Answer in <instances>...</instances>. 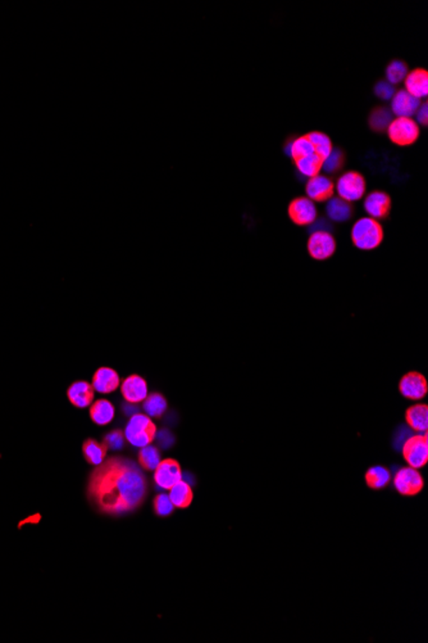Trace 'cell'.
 Masks as SVG:
<instances>
[{"label":"cell","instance_id":"6da1fadb","mask_svg":"<svg viewBox=\"0 0 428 643\" xmlns=\"http://www.w3.org/2000/svg\"><path fill=\"white\" fill-rule=\"evenodd\" d=\"M148 482L134 461L109 457L90 473L86 496L91 505L104 515L121 517L134 512L143 505Z\"/></svg>","mask_w":428,"mask_h":643},{"label":"cell","instance_id":"7a4b0ae2","mask_svg":"<svg viewBox=\"0 0 428 643\" xmlns=\"http://www.w3.org/2000/svg\"><path fill=\"white\" fill-rule=\"evenodd\" d=\"M125 437L130 445L143 448L157 438V427L146 413H136L127 422Z\"/></svg>","mask_w":428,"mask_h":643},{"label":"cell","instance_id":"3957f363","mask_svg":"<svg viewBox=\"0 0 428 643\" xmlns=\"http://www.w3.org/2000/svg\"><path fill=\"white\" fill-rule=\"evenodd\" d=\"M382 226L372 217H363L358 220L351 229V240L354 246L362 251L376 249L382 243Z\"/></svg>","mask_w":428,"mask_h":643},{"label":"cell","instance_id":"277c9868","mask_svg":"<svg viewBox=\"0 0 428 643\" xmlns=\"http://www.w3.org/2000/svg\"><path fill=\"white\" fill-rule=\"evenodd\" d=\"M403 456L411 468L426 466L428 462L427 433L406 438L403 443Z\"/></svg>","mask_w":428,"mask_h":643},{"label":"cell","instance_id":"5b68a950","mask_svg":"<svg viewBox=\"0 0 428 643\" xmlns=\"http://www.w3.org/2000/svg\"><path fill=\"white\" fill-rule=\"evenodd\" d=\"M391 142L397 145H411L420 138V126L413 119L397 117L386 128Z\"/></svg>","mask_w":428,"mask_h":643},{"label":"cell","instance_id":"8992f818","mask_svg":"<svg viewBox=\"0 0 428 643\" xmlns=\"http://www.w3.org/2000/svg\"><path fill=\"white\" fill-rule=\"evenodd\" d=\"M336 191L339 194V198L344 199L349 203L359 200L363 198L365 193V177L358 172L349 171L339 177L336 183Z\"/></svg>","mask_w":428,"mask_h":643},{"label":"cell","instance_id":"52a82bcc","mask_svg":"<svg viewBox=\"0 0 428 643\" xmlns=\"http://www.w3.org/2000/svg\"><path fill=\"white\" fill-rule=\"evenodd\" d=\"M394 485L400 494L413 497L423 491L425 480L418 468L406 466L397 470V475L394 478Z\"/></svg>","mask_w":428,"mask_h":643},{"label":"cell","instance_id":"ba28073f","mask_svg":"<svg viewBox=\"0 0 428 643\" xmlns=\"http://www.w3.org/2000/svg\"><path fill=\"white\" fill-rule=\"evenodd\" d=\"M183 477L181 465L174 459L160 461L154 470V483L165 491H169L176 483L183 480Z\"/></svg>","mask_w":428,"mask_h":643},{"label":"cell","instance_id":"9c48e42d","mask_svg":"<svg viewBox=\"0 0 428 643\" xmlns=\"http://www.w3.org/2000/svg\"><path fill=\"white\" fill-rule=\"evenodd\" d=\"M309 254L318 261L330 258L336 251V240L328 231H314L308 240Z\"/></svg>","mask_w":428,"mask_h":643},{"label":"cell","instance_id":"30bf717a","mask_svg":"<svg viewBox=\"0 0 428 643\" xmlns=\"http://www.w3.org/2000/svg\"><path fill=\"white\" fill-rule=\"evenodd\" d=\"M289 216L296 225H312L317 220V207L309 198H295L289 206Z\"/></svg>","mask_w":428,"mask_h":643},{"label":"cell","instance_id":"8fae6325","mask_svg":"<svg viewBox=\"0 0 428 643\" xmlns=\"http://www.w3.org/2000/svg\"><path fill=\"white\" fill-rule=\"evenodd\" d=\"M399 390L408 399L420 401L427 394V380L422 374L415 373V371L405 374L399 383Z\"/></svg>","mask_w":428,"mask_h":643},{"label":"cell","instance_id":"7c38bea8","mask_svg":"<svg viewBox=\"0 0 428 643\" xmlns=\"http://www.w3.org/2000/svg\"><path fill=\"white\" fill-rule=\"evenodd\" d=\"M420 101L411 96L406 90H399L391 99V113L397 117L412 119L420 108Z\"/></svg>","mask_w":428,"mask_h":643},{"label":"cell","instance_id":"4fadbf2b","mask_svg":"<svg viewBox=\"0 0 428 643\" xmlns=\"http://www.w3.org/2000/svg\"><path fill=\"white\" fill-rule=\"evenodd\" d=\"M121 392L128 404H142L148 397V384L139 375H130L121 384Z\"/></svg>","mask_w":428,"mask_h":643},{"label":"cell","instance_id":"5bb4252c","mask_svg":"<svg viewBox=\"0 0 428 643\" xmlns=\"http://www.w3.org/2000/svg\"><path fill=\"white\" fill-rule=\"evenodd\" d=\"M94 396L95 390L93 388V384L88 381H75L67 390L68 401L77 408L90 407L94 401Z\"/></svg>","mask_w":428,"mask_h":643},{"label":"cell","instance_id":"9a60e30c","mask_svg":"<svg viewBox=\"0 0 428 643\" xmlns=\"http://www.w3.org/2000/svg\"><path fill=\"white\" fill-rule=\"evenodd\" d=\"M390 208H391V199L383 191H372L365 198V212L368 214V217H372L374 220L385 219L389 214Z\"/></svg>","mask_w":428,"mask_h":643},{"label":"cell","instance_id":"2e32d148","mask_svg":"<svg viewBox=\"0 0 428 643\" xmlns=\"http://www.w3.org/2000/svg\"><path fill=\"white\" fill-rule=\"evenodd\" d=\"M333 183L327 176L317 175L310 177L307 183V198L313 202H325L327 199L333 198Z\"/></svg>","mask_w":428,"mask_h":643},{"label":"cell","instance_id":"e0dca14e","mask_svg":"<svg viewBox=\"0 0 428 643\" xmlns=\"http://www.w3.org/2000/svg\"><path fill=\"white\" fill-rule=\"evenodd\" d=\"M119 384V375L111 367H100L93 376V388L102 394L113 393L114 390H117Z\"/></svg>","mask_w":428,"mask_h":643},{"label":"cell","instance_id":"ac0fdd59","mask_svg":"<svg viewBox=\"0 0 428 643\" xmlns=\"http://www.w3.org/2000/svg\"><path fill=\"white\" fill-rule=\"evenodd\" d=\"M405 90L417 99L426 98L428 94V72L417 68L406 75L404 79Z\"/></svg>","mask_w":428,"mask_h":643},{"label":"cell","instance_id":"d6986e66","mask_svg":"<svg viewBox=\"0 0 428 643\" xmlns=\"http://www.w3.org/2000/svg\"><path fill=\"white\" fill-rule=\"evenodd\" d=\"M405 419L413 430L418 431L420 434L427 433L428 406L426 404H418L409 407L405 413Z\"/></svg>","mask_w":428,"mask_h":643},{"label":"cell","instance_id":"ffe728a7","mask_svg":"<svg viewBox=\"0 0 428 643\" xmlns=\"http://www.w3.org/2000/svg\"><path fill=\"white\" fill-rule=\"evenodd\" d=\"M116 408L108 399H98L90 405V419L96 425H108L114 419Z\"/></svg>","mask_w":428,"mask_h":643},{"label":"cell","instance_id":"44dd1931","mask_svg":"<svg viewBox=\"0 0 428 643\" xmlns=\"http://www.w3.org/2000/svg\"><path fill=\"white\" fill-rule=\"evenodd\" d=\"M326 214L328 216V219L333 220V221L345 223L351 217L353 208L350 206L349 202L339 198V197H335V198H330V200H328V203L326 206Z\"/></svg>","mask_w":428,"mask_h":643},{"label":"cell","instance_id":"7402d4cb","mask_svg":"<svg viewBox=\"0 0 428 643\" xmlns=\"http://www.w3.org/2000/svg\"><path fill=\"white\" fill-rule=\"evenodd\" d=\"M108 448L104 443H99L96 439L89 438L82 445V454L90 465L98 466L107 459Z\"/></svg>","mask_w":428,"mask_h":643},{"label":"cell","instance_id":"603a6c76","mask_svg":"<svg viewBox=\"0 0 428 643\" xmlns=\"http://www.w3.org/2000/svg\"><path fill=\"white\" fill-rule=\"evenodd\" d=\"M169 498L172 501L174 506L177 508H188L194 500V493L190 485L185 480H180L169 489Z\"/></svg>","mask_w":428,"mask_h":643},{"label":"cell","instance_id":"cb8c5ba5","mask_svg":"<svg viewBox=\"0 0 428 643\" xmlns=\"http://www.w3.org/2000/svg\"><path fill=\"white\" fill-rule=\"evenodd\" d=\"M322 162L323 159L318 157L316 153H313L308 157L295 161V166L298 168L300 175L310 179V177L319 175V171L322 170Z\"/></svg>","mask_w":428,"mask_h":643},{"label":"cell","instance_id":"d4e9b609","mask_svg":"<svg viewBox=\"0 0 428 643\" xmlns=\"http://www.w3.org/2000/svg\"><path fill=\"white\" fill-rule=\"evenodd\" d=\"M391 480V474L385 466H373L365 474V483L372 489H383Z\"/></svg>","mask_w":428,"mask_h":643},{"label":"cell","instance_id":"484cf974","mask_svg":"<svg viewBox=\"0 0 428 643\" xmlns=\"http://www.w3.org/2000/svg\"><path fill=\"white\" fill-rule=\"evenodd\" d=\"M143 408L149 417H160L167 411V399L160 393H151L144 399Z\"/></svg>","mask_w":428,"mask_h":643},{"label":"cell","instance_id":"4316f807","mask_svg":"<svg viewBox=\"0 0 428 643\" xmlns=\"http://www.w3.org/2000/svg\"><path fill=\"white\" fill-rule=\"evenodd\" d=\"M307 138H308V140H309L312 145H313L314 153L317 154L318 157H321L322 159L328 157V154H330L333 149L331 139H330L328 136L323 134V133L314 131V133L308 134Z\"/></svg>","mask_w":428,"mask_h":643},{"label":"cell","instance_id":"83f0119b","mask_svg":"<svg viewBox=\"0 0 428 643\" xmlns=\"http://www.w3.org/2000/svg\"><path fill=\"white\" fill-rule=\"evenodd\" d=\"M162 461L160 452L155 445H145L139 452V464L142 468L154 471Z\"/></svg>","mask_w":428,"mask_h":643},{"label":"cell","instance_id":"f1b7e54d","mask_svg":"<svg viewBox=\"0 0 428 643\" xmlns=\"http://www.w3.org/2000/svg\"><path fill=\"white\" fill-rule=\"evenodd\" d=\"M394 119V114L386 107H379L371 113L369 116V125L376 131H382L389 127L391 121Z\"/></svg>","mask_w":428,"mask_h":643},{"label":"cell","instance_id":"f546056e","mask_svg":"<svg viewBox=\"0 0 428 643\" xmlns=\"http://www.w3.org/2000/svg\"><path fill=\"white\" fill-rule=\"evenodd\" d=\"M313 153H314V148L307 136H300V138H296L295 140H291V157L290 158H293V161L308 157Z\"/></svg>","mask_w":428,"mask_h":643},{"label":"cell","instance_id":"4dcf8cb0","mask_svg":"<svg viewBox=\"0 0 428 643\" xmlns=\"http://www.w3.org/2000/svg\"><path fill=\"white\" fill-rule=\"evenodd\" d=\"M408 75V66L402 61H392L386 68V79L391 85L400 84Z\"/></svg>","mask_w":428,"mask_h":643},{"label":"cell","instance_id":"1f68e13d","mask_svg":"<svg viewBox=\"0 0 428 643\" xmlns=\"http://www.w3.org/2000/svg\"><path fill=\"white\" fill-rule=\"evenodd\" d=\"M342 161H344L342 151L339 148H333L331 153L328 154V157L323 159L322 170L325 171L326 174H335L342 166Z\"/></svg>","mask_w":428,"mask_h":643},{"label":"cell","instance_id":"d6a6232c","mask_svg":"<svg viewBox=\"0 0 428 643\" xmlns=\"http://www.w3.org/2000/svg\"><path fill=\"white\" fill-rule=\"evenodd\" d=\"M153 506H154V511L158 517H169L174 510H175V506L172 503V501L169 498L168 494H158L155 498H154V502H153Z\"/></svg>","mask_w":428,"mask_h":643},{"label":"cell","instance_id":"836d02e7","mask_svg":"<svg viewBox=\"0 0 428 643\" xmlns=\"http://www.w3.org/2000/svg\"><path fill=\"white\" fill-rule=\"evenodd\" d=\"M125 441H126V437H125L123 431L121 429H114L104 437L103 443L107 445L108 450L119 451V450L123 448Z\"/></svg>","mask_w":428,"mask_h":643},{"label":"cell","instance_id":"e575fe53","mask_svg":"<svg viewBox=\"0 0 428 643\" xmlns=\"http://www.w3.org/2000/svg\"><path fill=\"white\" fill-rule=\"evenodd\" d=\"M395 93H397L395 87L389 84L388 81H380L374 87V94L382 101H391L392 96H395Z\"/></svg>","mask_w":428,"mask_h":643},{"label":"cell","instance_id":"d590c367","mask_svg":"<svg viewBox=\"0 0 428 643\" xmlns=\"http://www.w3.org/2000/svg\"><path fill=\"white\" fill-rule=\"evenodd\" d=\"M417 117V124L420 122V125H427L428 122V104H420L418 111L415 112Z\"/></svg>","mask_w":428,"mask_h":643},{"label":"cell","instance_id":"8d00e7d4","mask_svg":"<svg viewBox=\"0 0 428 643\" xmlns=\"http://www.w3.org/2000/svg\"><path fill=\"white\" fill-rule=\"evenodd\" d=\"M158 438H159V442H160V445H162V447H163V448H165V447H166V448H168V447L171 445H169V443H168V442H167V439H174V437H172V434H171L169 431H167V430H163V431H160V433H159Z\"/></svg>","mask_w":428,"mask_h":643},{"label":"cell","instance_id":"74e56055","mask_svg":"<svg viewBox=\"0 0 428 643\" xmlns=\"http://www.w3.org/2000/svg\"><path fill=\"white\" fill-rule=\"evenodd\" d=\"M134 405H135V404H128V402H127L126 405H125V407H122V408L125 410V413H126V415H130V416H132V415H136V413H137V407H136V406H134Z\"/></svg>","mask_w":428,"mask_h":643},{"label":"cell","instance_id":"f35d334b","mask_svg":"<svg viewBox=\"0 0 428 643\" xmlns=\"http://www.w3.org/2000/svg\"><path fill=\"white\" fill-rule=\"evenodd\" d=\"M32 517H30L29 519H26L24 522H22V523H20V528H21L22 525L26 524V523H39L40 517H40V515H36L35 519H32Z\"/></svg>","mask_w":428,"mask_h":643},{"label":"cell","instance_id":"ab89813d","mask_svg":"<svg viewBox=\"0 0 428 643\" xmlns=\"http://www.w3.org/2000/svg\"><path fill=\"white\" fill-rule=\"evenodd\" d=\"M285 154L286 156H289V157H291V142H289V143L286 144Z\"/></svg>","mask_w":428,"mask_h":643}]
</instances>
